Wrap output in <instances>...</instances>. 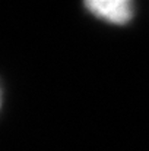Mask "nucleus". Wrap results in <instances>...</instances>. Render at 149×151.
<instances>
[{"label": "nucleus", "instance_id": "obj_1", "mask_svg": "<svg viewBox=\"0 0 149 151\" xmlns=\"http://www.w3.org/2000/svg\"><path fill=\"white\" fill-rule=\"evenodd\" d=\"M85 7L101 19L111 24H126L133 16V3L129 0H92Z\"/></svg>", "mask_w": 149, "mask_h": 151}]
</instances>
